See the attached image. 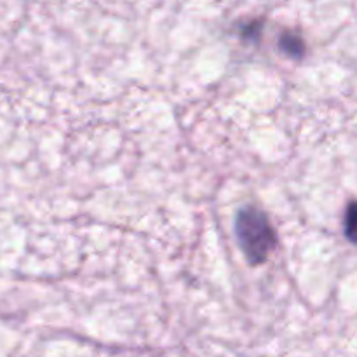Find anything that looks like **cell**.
Instances as JSON below:
<instances>
[{
    "mask_svg": "<svg viewBox=\"0 0 357 357\" xmlns=\"http://www.w3.org/2000/svg\"><path fill=\"white\" fill-rule=\"evenodd\" d=\"M236 237L251 265L264 264L275 248L274 229L267 215L255 206H248L237 213Z\"/></svg>",
    "mask_w": 357,
    "mask_h": 357,
    "instance_id": "cell-1",
    "label": "cell"
},
{
    "mask_svg": "<svg viewBox=\"0 0 357 357\" xmlns=\"http://www.w3.org/2000/svg\"><path fill=\"white\" fill-rule=\"evenodd\" d=\"M344 232L352 244H357V201H352L345 209Z\"/></svg>",
    "mask_w": 357,
    "mask_h": 357,
    "instance_id": "cell-2",
    "label": "cell"
},
{
    "mask_svg": "<svg viewBox=\"0 0 357 357\" xmlns=\"http://www.w3.org/2000/svg\"><path fill=\"white\" fill-rule=\"evenodd\" d=\"M281 47H282V51L288 52V54L302 56L305 45H303L302 38L300 37H296V35H293V33H286L281 40Z\"/></svg>",
    "mask_w": 357,
    "mask_h": 357,
    "instance_id": "cell-3",
    "label": "cell"
}]
</instances>
